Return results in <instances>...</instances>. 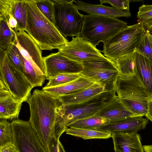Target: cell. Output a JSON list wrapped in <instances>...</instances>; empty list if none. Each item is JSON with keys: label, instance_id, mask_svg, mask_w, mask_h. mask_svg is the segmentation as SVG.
Wrapping results in <instances>:
<instances>
[{"label": "cell", "instance_id": "obj_1", "mask_svg": "<svg viewBox=\"0 0 152 152\" xmlns=\"http://www.w3.org/2000/svg\"><path fill=\"white\" fill-rule=\"evenodd\" d=\"M29 104V121L42 145L48 152L52 138L55 137V126L62 103L56 96L36 89L26 102Z\"/></svg>", "mask_w": 152, "mask_h": 152}, {"label": "cell", "instance_id": "obj_2", "mask_svg": "<svg viewBox=\"0 0 152 152\" xmlns=\"http://www.w3.org/2000/svg\"><path fill=\"white\" fill-rule=\"evenodd\" d=\"M27 18L25 31L42 50L58 49L69 41L39 10L34 0H25Z\"/></svg>", "mask_w": 152, "mask_h": 152}, {"label": "cell", "instance_id": "obj_3", "mask_svg": "<svg viewBox=\"0 0 152 152\" xmlns=\"http://www.w3.org/2000/svg\"><path fill=\"white\" fill-rule=\"evenodd\" d=\"M113 89L124 106L136 116H145L148 102L151 97L137 71L133 76L120 75Z\"/></svg>", "mask_w": 152, "mask_h": 152}, {"label": "cell", "instance_id": "obj_4", "mask_svg": "<svg viewBox=\"0 0 152 152\" xmlns=\"http://www.w3.org/2000/svg\"><path fill=\"white\" fill-rule=\"evenodd\" d=\"M116 95L114 89L105 91L81 104L60 106L55 126L57 140L65 132L69 124L76 121L94 116Z\"/></svg>", "mask_w": 152, "mask_h": 152}, {"label": "cell", "instance_id": "obj_5", "mask_svg": "<svg viewBox=\"0 0 152 152\" xmlns=\"http://www.w3.org/2000/svg\"><path fill=\"white\" fill-rule=\"evenodd\" d=\"M127 26L126 22L117 18L84 15L81 36L96 46L100 42L104 43Z\"/></svg>", "mask_w": 152, "mask_h": 152}, {"label": "cell", "instance_id": "obj_6", "mask_svg": "<svg viewBox=\"0 0 152 152\" xmlns=\"http://www.w3.org/2000/svg\"><path fill=\"white\" fill-rule=\"evenodd\" d=\"M145 30L143 24L140 22L127 26L103 43L101 51L113 61L123 56L133 54Z\"/></svg>", "mask_w": 152, "mask_h": 152}, {"label": "cell", "instance_id": "obj_7", "mask_svg": "<svg viewBox=\"0 0 152 152\" xmlns=\"http://www.w3.org/2000/svg\"><path fill=\"white\" fill-rule=\"evenodd\" d=\"M53 24L64 37L80 36L83 23V15L80 13L74 4L54 2Z\"/></svg>", "mask_w": 152, "mask_h": 152}, {"label": "cell", "instance_id": "obj_8", "mask_svg": "<svg viewBox=\"0 0 152 152\" xmlns=\"http://www.w3.org/2000/svg\"><path fill=\"white\" fill-rule=\"evenodd\" d=\"M0 72L3 73L9 91L13 96L22 103L26 102L33 87L23 73L9 61L6 50L0 48Z\"/></svg>", "mask_w": 152, "mask_h": 152}, {"label": "cell", "instance_id": "obj_9", "mask_svg": "<svg viewBox=\"0 0 152 152\" xmlns=\"http://www.w3.org/2000/svg\"><path fill=\"white\" fill-rule=\"evenodd\" d=\"M11 124L13 144L19 152H48L42 145L28 121L18 119Z\"/></svg>", "mask_w": 152, "mask_h": 152}, {"label": "cell", "instance_id": "obj_10", "mask_svg": "<svg viewBox=\"0 0 152 152\" xmlns=\"http://www.w3.org/2000/svg\"><path fill=\"white\" fill-rule=\"evenodd\" d=\"M58 50L65 56L81 63L106 57L96 46L81 36L72 37L71 41L58 49Z\"/></svg>", "mask_w": 152, "mask_h": 152}, {"label": "cell", "instance_id": "obj_11", "mask_svg": "<svg viewBox=\"0 0 152 152\" xmlns=\"http://www.w3.org/2000/svg\"><path fill=\"white\" fill-rule=\"evenodd\" d=\"M46 79L60 74H79L83 70L82 63L72 60L59 52L52 53L43 57Z\"/></svg>", "mask_w": 152, "mask_h": 152}, {"label": "cell", "instance_id": "obj_12", "mask_svg": "<svg viewBox=\"0 0 152 152\" xmlns=\"http://www.w3.org/2000/svg\"><path fill=\"white\" fill-rule=\"evenodd\" d=\"M13 43L24 58L37 66L46 76L42 50L32 37L25 31L20 30L15 35Z\"/></svg>", "mask_w": 152, "mask_h": 152}, {"label": "cell", "instance_id": "obj_13", "mask_svg": "<svg viewBox=\"0 0 152 152\" xmlns=\"http://www.w3.org/2000/svg\"><path fill=\"white\" fill-rule=\"evenodd\" d=\"M110 90L105 85L95 82L90 87L76 92L56 96L64 106L75 105L86 102Z\"/></svg>", "mask_w": 152, "mask_h": 152}, {"label": "cell", "instance_id": "obj_14", "mask_svg": "<svg viewBox=\"0 0 152 152\" xmlns=\"http://www.w3.org/2000/svg\"><path fill=\"white\" fill-rule=\"evenodd\" d=\"M94 116L109 119L110 123L136 116L124 106L116 94Z\"/></svg>", "mask_w": 152, "mask_h": 152}, {"label": "cell", "instance_id": "obj_15", "mask_svg": "<svg viewBox=\"0 0 152 152\" xmlns=\"http://www.w3.org/2000/svg\"><path fill=\"white\" fill-rule=\"evenodd\" d=\"M114 152H145L140 135L137 133H112Z\"/></svg>", "mask_w": 152, "mask_h": 152}, {"label": "cell", "instance_id": "obj_16", "mask_svg": "<svg viewBox=\"0 0 152 152\" xmlns=\"http://www.w3.org/2000/svg\"><path fill=\"white\" fill-rule=\"evenodd\" d=\"M148 123V120L143 116H134L118 122L110 123L96 129L112 133L116 132L137 133L145 129Z\"/></svg>", "mask_w": 152, "mask_h": 152}, {"label": "cell", "instance_id": "obj_17", "mask_svg": "<svg viewBox=\"0 0 152 152\" xmlns=\"http://www.w3.org/2000/svg\"><path fill=\"white\" fill-rule=\"evenodd\" d=\"M22 103L16 100L9 90H0V118L13 120L18 118Z\"/></svg>", "mask_w": 152, "mask_h": 152}, {"label": "cell", "instance_id": "obj_18", "mask_svg": "<svg viewBox=\"0 0 152 152\" xmlns=\"http://www.w3.org/2000/svg\"><path fill=\"white\" fill-rule=\"evenodd\" d=\"M78 9L91 15H101L117 18L121 17L128 18L131 16L130 12L124 11L102 4H91L82 1L77 0L74 2Z\"/></svg>", "mask_w": 152, "mask_h": 152}, {"label": "cell", "instance_id": "obj_19", "mask_svg": "<svg viewBox=\"0 0 152 152\" xmlns=\"http://www.w3.org/2000/svg\"><path fill=\"white\" fill-rule=\"evenodd\" d=\"M95 82L82 75L76 79L60 86L46 87L42 90L53 96H57L74 93L87 88Z\"/></svg>", "mask_w": 152, "mask_h": 152}, {"label": "cell", "instance_id": "obj_20", "mask_svg": "<svg viewBox=\"0 0 152 152\" xmlns=\"http://www.w3.org/2000/svg\"><path fill=\"white\" fill-rule=\"evenodd\" d=\"M79 74L95 82L105 85L109 89L112 90L113 89L114 83L119 73L118 69L83 68V71Z\"/></svg>", "mask_w": 152, "mask_h": 152}, {"label": "cell", "instance_id": "obj_21", "mask_svg": "<svg viewBox=\"0 0 152 152\" xmlns=\"http://www.w3.org/2000/svg\"><path fill=\"white\" fill-rule=\"evenodd\" d=\"M134 55L138 73L152 97V63L145 56L136 50Z\"/></svg>", "mask_w": 152, "mask_h": 152}, {"label": "cell", "instance_id": "obj_22", "mask_svg": "<svg viewBox=\"0 0 152 152\" xmlns=\"http://www.w3.org/2000/svg\"><path fill=\"white\" fill-rule=\"evenodd\" d=\"M7 13L9 18H14L16 20L19 31L20 30H25L27 12L25 0H9Z\"/></svg>", "mask_w": 152, "mask_h": 152}, {"label": "cell", "instance_id": "obj_23", "mask_svg": "<svg viewBox=\"0 0 152 152\" xmlns=\"http://www.w3.org/2000/svg\"><path fill=\"white\" fill-rule=\"evenodd\" d=\"M65 132L67 134L79 137L84 140L107 139L112 137L111 133L96 129L68 127Z\"/></svg>", "mask_w": 152, "mask_h": 152}, {"label": "cell", "instance_id": "obj_24", "mask_svg": "<svg viewBox=\"0 0 152 152\" xmlns=\"http://www.w3.org/2000/svg\"><path fill=\"white\" fill-rule=\"evenodd\" d=\"M24 61L25 69L23 74L25 77L33 88L42 86L46 79V76L37 66L24 58Z\"/></svg>", "mask_w": 152, "mask_h": 152}, {"label": "cell", "instance_id": "obj_25", "mask_svg": "<svg viewBox=\"0 0 152 152\" xmlns=\"http://www.w3.org/2000/svg\"><path fill=\"white\" fill-rule=\"evenodd\" d=\"M108 119L93 116L76 121L67 126V127L97 129L110 124Z\"/></svg>", "mask_w": 152, "mask_h": 152}, {"label": "cell", "instance_id": "obj_26", "mask_svg": "<svg viewBox=\"0 0 152 152\" xmlns=\"http://www.w3.org/2000/svg\"><path fill=\"white\" fill-rule=\"evenodd\" d=\"M115 62L120 75L132 76L137 72L134 54L123 56Z\"/></svg>", "mask_w": 152, "mask_h": 152}, {"label": "cell", "instance_id": "obj_27", "mask_svg": "<svg viewBox=\"0 0 152 152\" xmlns=\"http://www.w3.org/2000/svg\"><path fill=\"white\" fill-rule=\"evenodd\" d=\"M135 50L144 55L152 63V34L145 29L142 33Z\"/></svg>", "mask_w": 152, "mask_h": 152}, {"label": "cell", "instance_id": "obj_28", "mask_svg": "<svg viewBox=\"0 0 152 152\" xmlns=\"http://www.w3.org/2000/svg\"><path fill=\"white\" fill-rule=\"evenodd\" d=\"M6 56L9 61L23 74L25 69L24 58L13 42L6 50Z\"/></svg>", "mask_w": 152, "mask_h": 152}, {"label": "cell", "instance_id": "obj_29", "mask_svg": "<svg viewBox=\"0 0 152 152\" xmlns=\"http://www.w3.org/2000/svg\"><path fill=\"white\" fill-rule=\"evenodd\" d=\"M16 34L10 28L7 23L0 20V48L6 50L13 42Z\"/></svg>", "mask_w": 152, "mask_h": 152}, {"label": "cell", "instance_id": "obj_30", "mask_svg": "<svg viewBox=\"0 0 152 152\" xmlns=\"http://www.w3.org/2000/svg\"><path fill=\"white\" fill-rule=\"evenodd\" d=\"M13 133L11 123L7 120L0 119V147L13 143Z\"/></svg>", "mask_w": 152, "mask_h": 152}, {"label": "cell", "instance_id": "obj_31", "mask_svg": "<svg viewBox=\"0 0 152 152\" xmlns=\"http://www.w3.org/2000/svg\"><path fill=\"white\" fill-rule=\"evenodd\" d=\"M81 76L79 74H60L50 78L45 87H52L62 85L72 81Z\"/></svg>", "mask_w": 152, "mask_h": 152}, {"label": "cell", "instance_id": "obj_32", "mask_svg": "<svg viewBox=\"0 0 152 152\" xmlns=\"http://www.w3.org/2000/svg\"><path fill=\"white\" fill-rule=\"evenodd\" d=\"M41 12L53 24V4L52 0H34Z\"/></svg>", "mask_w": 152, "mask_h": 152}, {"label": "cell", "instance_id": "obj_33", "mask_svg": "<svg viewBox=\"0 0 152 152\" xmlns=\"http://www.w3.org/2000/svg\"><path fill=\"white\" fill-rule=\"evenodd\" d=\"M137 17L140 22L144 23L152 19V5H142L139 8Z\"/></svg>", "mask_w": 152, "mask_h": 152}, {"label": "cell", "instance_id": "obj_34", "mask_svg": "<svg viewBox=\"0 0 152 152\" xmlns=\"http://www.w3.org/2000/svg\"><path fill=\"white\" fill-rule=\"evenodd\" d=\"M100 4L108 3L119 10L129 12V0H100Z\"/></svg>", "mask_w": 152, "mask_h": 152}, {"label": "cell", "instance_id": "obj_35", "mask_svg": "<svg viewBox=\"0 0 152 152\" xmlns=\"http://www.w3.org/2000/svg\"><path fill=\"white\" fill-rule=\"evenodd\" d=\"M48 152H66L59 140L55 137L51 138L49 146Z\"/></svg>", "mask_w": 152, "mask_h": 152}, {"label": "cell", "instance_id": "obj_36", "mask_svg": "<svg viewBox=\"0 0 152 152\" xmlns=\"http://www.w3.org/2000/svg\"><path fill=\"white\" fill-rule=\"evenodd\" d=\"M0 152H19L13 143L7 144L0 147Z\"/></svg>", "mask_w": 152, "mask_h": 152}, {"label": "cell", "instance_id": "obj_37", "mask_svg": "<svg viewBox=\"0 0 152 152\" xmlns=\"http://www.w3.org/2000/svg\"><path fill=\"white\" fill-rule=\"evenodd\" d=\"M145 116L147 119L152 122V97L148 101L147 112Z\"/></svg>", "mask_w": 152, "mask_h": 152}, {"label": "cell", "instance_id": "obj_38", "mask_svg": "<svg viewBox=\"0 0 152 152\" xmlns=\"http://www.w3.org/2000/svg\"><path fill=\"white\" fill-rule=\"evenodd\" d=\"M54 2H56L63 4H73L74 0H52Z\"/></svg>", "mask_w": 152, "mask_h": 152}, {"label": "cell", "instance_id": "obj_39", "mask_svg": "<svg viewBox=\"0 0 152 152\" xmlns=\"http://www.w3.org/2000/svg\"><path fill=\"white\" fill-rule=\"evenodd\" d=\"M143 25L145 29L152 34V24L144 23L143 24Z\"/></svg>", "mask_w": 152, "mask_h": 152}, {"label": "cell", "instance_id": "obj_40", "mask_svg": "<svg viewBox=\"0 0 152 152\" xmlns=\"http://www.w3.org/2000/svg\"><path fill=\"white\" fill-rule=\"evenodd\" d=\"M145 23H147L149 24H152V19L147 21Z\"/></svg>", "mask_w": 152, "mask_h": 152}, {"label": "cell", "instance_id": "obj_41", "mask_svg": "<svg viewBox=\"0 0 152 152\" xmlns=\"http://www.w3.org/2000/svg\"><path fill=\"white\" fill-rule=\"evenodd\" d=\"M145 152H146L145 151Z\"/></svg>", "mask_w": 152, "mask_h": 152}]
</instances>
